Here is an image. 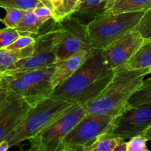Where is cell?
<instances>
[{"mask_svg":"<svg viewBox=\"0 0 151 151\" xmlns=\"http://www.w3.org/2000/svg\"><path fill=\"white\" fill-rule=\"evenodd\" d=\"M41 4H42L41 0H0V6L2 8L13 7L26 11L33 10Z\"/></svg>","mask_w":151,"mask_h":151,"instance_id":"7402d4cb","label":"cell"},{"mask_svg":"<svg viewBox=\"0 0 151 151\" xmlns=\"http://www.w3.org/2000/svg\"><path fill=\"white\" fill-rule=\"evenodd\" d=\"M149 75H151V68L150 69V73H149ZM151 77V76H150Z\"/></svg>","mask_w":151,"mask_h":151,"instance_id":"1f68e13d","label":"cell"},{"mask_svg":"<svg viewBox=\"0 0 151 151\" xmlns=\"http://www.w3.org/2000/svg\"><path fill=\"white\" fill-rule=\"evenodd\" d=\"M88 104L75 103L40 132L28 139L30 151H57L64 137L87 114Z\"/></svg>","mask_w":151,"mask_h":151,"instance_id":"5b68a950","label":"cell"},{"mask_svg":"<svg viewBox=\"0 0 151 151\" xmlns=\"http://www.w3.org/2000/svg\"><path fill=\"white\" fill-rule=\"evenodd\" d=\"M145 12L114 14L106 13L87 25L92 48L103 50L131 31L137 29Z\"/></svg>","mask_w":151,"mask_h":151,"instance_id":"277c9868","label":"cell"},{"mask_svg":"<svg viewBox=\"0 0 151 151\" xmlns=\"http://www.w3.org/2000/svg\"><path fill=\"white\" fill-rule=\"evenodd\" d=\"M60 23L57 43L55 47L57 62L64 60L81 50H92L87 25L72 16L66 18Z\"/></svg>","mask_w":151,"mask_h":151,"instance_id":"ba28073f","label":"cell"},{"mask_svg":"<svg viewBox=\"0 0 151 151\" xmlns=\"http://www.w3.org/2000/svg\"><path fill=\"white\" fill-rule=\"evenodd\" d=\"M114 117L86 114L59 145L57 151H86L98 137L109 132Z\"/></svg>","mask_w":151,"mask_h":151,"instance_id":"8992f818","label":"cell"},{"mask_svg":"<svg viewBox=\"0 0 151 151\" xmlns=\"http://www.w3.org/2000/svg\"><path fill=\"white\" fill-rule=\"evenodd\" d=\"M41 1L50 7L52 19L57 22H60L72 16L79 3V0H41Z\"/></svg>","mask_w":151,"mask_h":151,"instance_id":"ac0fdd59","label":"cell"},{"mask_svg":"<svg viewBox=\"0 0 151 151\" xmlns=\"http://www.w3.org/2000/svg\"><path fill=\"white\" fill-rule=\"evenodd\" d=\"M33 12L38 17V20L44 24L47 23L49 20L52 19V10L50 7L45 6L44 4H41L38 6L33 10Z\"/></svg>","mask_w":151,"mask_h":151,"instance_id":"83f0119b","label":"cell"},{"mask_svg":"<svg viewBox=\"0 0 151 151\" xmlns=\"http://www.w3.org/2000/svg\"><path fill=\"white\" fill-rule=\"evenodd\" d=\"M33 44H35V37L29 35H22L13 44L6 47V49L10 50H20Z\"/></svg>","mask_w":151,"mask_h":151,"instance_id":"4316f807","label":"cell"},{"mask_svg":"<svg viewBox=\"0 0 151 151\" xmlns=\"http://www.w3.org/2000/svg\"><path fill=\"white\" fill-rule=\"evenodd\" d=\"M115 71L106 64L103 50L90 51L78 70L51 96L79 104H88L95 100L110 83Z\"/></svg>","mask_w":151,"mask_h":151,"instance_id":"6da1fadb","label":"cell"},{"mask_svg":"<svg viewBox=\"0 0 151 151\" xmlns=\"http://www.w3.org/2000/svg\"><path fill=\"white\" fill-rule=\"evenodd\" d=\"M21 35H22L16 28L5 27L0 31V48L7 47L17 40Z\"/></svg>","mask_w":151,"mask_h":151,"instance_id":"cb8c5ba5","label":"cell"},{"mask_svg":"<svg viewBox=\"0 0 151 151\" xmlns=\"http://www.w3.org/2000/svg\"><path fill=\"white\" fill-rule=\"evenodd\" d=\"M145 38H151V7L145 11L141 22L137 27V29Z\"/></svg>","mask_w":151,"mask_h":151,"instance_id":"d4e9b609","label":"cell"},{"mask_svg":"<svg viewBox=\"0 0 151 151\" xmlns=\"http://www.w3.org/2000/svg\"><path fill=\"white\" fill-rule=\"evenodd\" d=\"M35 44L27 46L20 50H7L0 48V73L5 72L16 62L29 58L33 54Z\"/></svg>","mask_w":151,"mask_h":151,"instance_id":"e0dca14e","label":"cell"},{"mask_svg":"<svg viewBox=\"0 0 151 151\" xmlns=\"http://www.w3.org/2000/svg\"><path fill=\"white\" fill-rule=\"evenodd\" d=\"M74 104V102L52 96L44 99L29 110L23 122L4 139L8 142L10 147L28 140L48 126Z\"/></svg>","mask_w":151,"mask_h":151,"instance_id":"3957f363","label":"cell"},{"mask_svg":"<svg viewBox=\"0 0 151 151\" xmlns=\"http://www.w3.org/2000/svg\"><path fill=\"white\" fill-rule=\"evenodd\" d=\"M55 66V63L41 69L11 73L19 75L27 83L30 91L32 106H35L44 99L48 98L52 94L54 88L52 86L51 77L54 72Z\"/></svg>","mask_w":151,"mask_h":151,"instance_id":"7c38bea8","label":"cell"},{"mask_svg":"<svg viewBox=\"0 0 151 151\" xmlns=\"http://www.w3.org/2000/svg\"><path fill=\"white\" fill-rule=\"evenodd\" d=\"M124 140L125 139L122 137L106 132L99 136L97 140L86 151H114L115 147Z\"/></svg>","mask_w":151,"mask_h":151,"instance_id":"ffe728a7","label":"cell"},{"mask_svg":"<svg viewBox=\"0 0 151 151\" xmlns=\"http://www.w3.org/2000/svg\"><path fill=\"white\" fill-rule=\"evenodd\" d=\"M4 9L6 10V14L4 17L1 19V22L7 27H17L18 24L26 13V10L13 7H5Z\"/></svg>","mask_w":151,"mask_h":151,"instance_id":"603a6c76","label":"cell"},{"mask_svg":"<svg viewBox=\"0 0 151 151\" xmlns=\"http://www.w3.org/2000/svg\"><path fill=\"white\" fill-rule=\"evenodd\" d=\"M151 7V0H109L106 12L114 14L145 12Z\"/></svg>","mask_w":151,"mask_h":151,"instance_id":"9a60e30c","label":"cell"},{"mask_svg":"<svg viewBox=\"0 0 151 151\" xmlns=\"http://www.w3.org/2000/svg\"><path fill=\"white\" fill-rule=\"evenodd\" d=\"M145 38L137 29H134L103 50L106 64L116 70L134 55L144 41Z\"/></svg>","mask_w":151,"mask_h":151,"instance_id":"8fae6325","label":"cell"},{"mask_svg":"<svg viewBox=\"0 0 151 151\" xmlns=\"http://www.w3.org/2000/svg\"><path fill=\"white\" fill-rule=\"evenodd\" d=\"M142 135L147 141H151V125L146 128L142 133Z\"/></svg>","mask_w":151,"mask_h":151,"instance_id":"4dcf8cb0","label":"cell"},{"mask_svg":"<svg viewBox=\"0 0 151 151\" xmlns=\"http://www.w3.org/2000/svg\"><path fill=\"white\" fill-rule=\"evenodd\" d=\"M122 69L135 70V69H150L151 68V38H145L138 50L125 64Z\"/></svg>","mask_w":151,"mask_h":151,"instance_id":"2e32d148","label":"cell"},{"mask_svg":"<svg viewBox=\"0 0 151 151\" xmlns=\"http://www.w3.org/2000/svg\"><path fill=\"white\" fill-rule=\"evenodd\" d=\"M43 25L44 24L38 20L33 10H28L24 15L16 29L22 35L32 36L39 33L40 29Z\"/></svg>","mask_w":151,"mask_h":151,"instance_id":"d6986e66","label":"cell"},{"mask_svg":"<svg viewBox=\"0 0 151 151\" xmlns=\"http://www.w3.org/2000/svg\"><path fill=\"white\" fill-rule=\"evenodd\" d=\"M114 151H127V142L125 140L119 143Z\"/></svg>","mask_w":151,"mask_h":151,"instance_id":"f1b7e54d","label":"cell"},{"mask_svg":"<svg viewBox=\"0 0 151 151\" xmlns=\"http://www.w3.org/2000/svg\"><path fill=\"white\" fill-rule=\"evenodd\" d=\"M128 104L132 106L151 104V77L144 80L139 88L130 98Z\"/></svg>","mask_w":151,"mask_h":151,"instance_id":"44dd1931","label":"cell"},{"mask_svg":"<svg viewBox=\"0 0 151 151\" xmlns=\"http://www.w3.org/2000/svg\"><path fill=\"white\" fill-rule=\"evenodd\" d=\"M150 69L119 68L100 95L88 104L87 114L117 116L128 104L130 98L139 88Z\"/></svg>","mask_w":151,"mask_h":151,"instance_id":"7a4b0ae2","label":"cell"},{"mask_svg":"<svg viewBox=\"0 0 151 151\" xmlns=\"http://www.w3.org/2000/svg\"><path fill=\"white\" fill-rule=\"evenodd\" d=\"M151 125V104L126 107L114 116L109 132L125 139L141 135Z\"/></svg>","mask_w":151,"mask_h":151,"instance_id":"9c48e42d","label":"cell"},{"mask_svg":"<svg viewBox=\"0 0 151 151\" xmlns=\"http://www.w3.org/2000/svg\"><path fill=\"white\" fill-rule=\"evenodd\" d=\"M109 0H79L77 9L71 16L88 25L97 16L106 12Z\"/></svg>","mask_w":151,"mask_h":151,"instance_id":"5bb4252c","label":"cell"},{"mask_svg":"<svg viewBox=\"0 0 151 151\" xmlns=\"http://www.w3.org/2000/svg\"><path fill=\"white\" fill-rule=\"evenodd\" d=\"M59 29L60 23L52 19V22H50L47 27L35 35L33 54L30 57L19 60L4 72H27L55 64L57 62L55 47L57 43Z\"/></svg>","mask_w":151,"mask_h":151,"instance_id":"52a82bcc","label":"cell"},{"mask_svg":"<svg viewBox=\"0 0 151 151\" xmlns=\"http://www.w3.org/2000/svg\"><path fill=\"white\" fill-rule=\"evenodd\" d=\"M147 142L142 134L135 136L127 142V151H148Z\"/></svg>","mask_w":151,"mask_h":151,"instance_id":"484cf974","label":"cell"},{"mask_svg":"<svg viewBox=\"0 0 151 151\" xmlns=\"http://www.w3.org/2000/svg\"><path fill=\"white\" fill-rule=\"evenodd\" d=\"M32 107L24 98L0 94V142L18 128Z\"/></svg>","mask_w":151,"mask_h":151,"instance_id":"30bf717a","label":"cell"},{"mask_svg":"<svg viewBox=\"0 0 151 151\" xmlns=\"http://www.w3.org/2000/svg\"><path fill=\"white\" fill-rule=\"evenodd\" d=\"M90 52L81 50L64 60L56 62L51 83L54 90L67 81L82 65Z\"/></svg>","mask_w":151,"mask_h":151,"instance_id":"4fadbf2b","label":"cell"},{"mask_svg":"<svg viewBox=\"0 0 151 151\" xmlns=\"http://www.w3.org/2000/svg\"><path fill=\"white\" fill-rule=\"evenodd\" d=\"M10 147V144L6 139L0 142V151H7Z\"/></svg>","mask_w":151,"mask_h":151,"instance_id":"f546056e","label":"cell"}]
</instances>
